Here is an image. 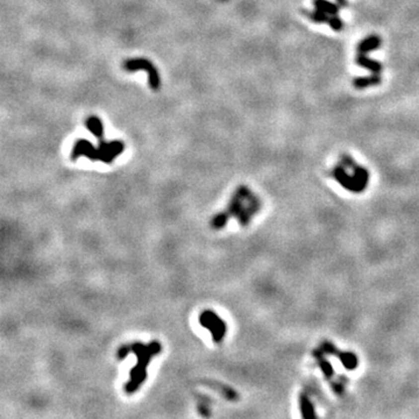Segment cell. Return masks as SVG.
Returning <instances> with one entry per match:
<instances>
[{
  "mask_svg": "<svg viewBox=\"0 0 419 419\" xmlns=\"http://www.w3.org/2000/svg\"><path fill=\"white\" fill-rule=\"evenodd\" d=\"M85 126H86L88 131H90L92 134H93L96 138L99 140H104V125L101 122L100 118L96 117V115H91L88 117L86 120H85Z\"/></svg>",
  "mask_w": 419,
  "mask_h": 419,
  "instance_id": "9",
  "label": "cell"
},
{
  "mask_svg": "<svg viewBox=\"0 0 419 419\" xmlns=\"http://www.w3.org/2000/svg\"><path fill=\"white\" fill-rule=\"evenodd\" d=\"M313 357H315L317 363H318V366L320 368V370H322L324 377H325L326 380L331 381V382H332V377L335 376V370H333V367L331 366V363H330L329 361L326 360L325 353H324L322 349L313 350Z\"/></svg>",
  "mask_w": 419,
  "mask_h": 419,
  "instance_id": "7",
  "label": "cell"
},
{
  "mask_svg": "<svg viewBox=\"0 0 419 419\" xmlns=\"http://www.w3.org/2000/svg\"><path fill=\"white\" fill-rule=\"evenodd\" d=\"M261 209V202L246 185H241L236 190L224 212L218 213L211 220L213 230H221L226 226L231 218H236L241 226H247L253 217Z\"/></svg>",
  "mask_w": 419,
  "mask_h": 419,
  "instance_id": "2",
  "label": "cell"
},
{
  "mask_svg": "<svg viewBox=\"0 0 419 419\" xmlns=\"http://www.w3.org/2000/svg\"><path fill=\"white\" fill-rule=\"evenodd\" d=\"M125 151V144L121 140L106 142L105 140H99L98 147H94L88 140L80 139L74 144L70 158L73 161H76L81 156H85L91 161H100L104 163H112L118 155Z\"/></svg>",
  "mask_w": 419,
  "mask_h": 419,
  "instance_id": "3",
  "label": "cell"
},
{
  "mask_svg": "<svg viewBox=\"0 0 419 419\" xmlns=\"http://www.w3.org/2000/svg\"><path fill=\"white\" fill-rule=\"evenodd\" d=\"M122 68L127 73H134L138 70H145L148 74V84L152 90L159 91L161 88V77L159 70L151 61L144 57L140 59H128L122 63Z\"/></svg>",
  "mask_w": 419,
  "mask_h": 419,
  "instance_id": "4",
  "label": "cell"
},
{
  "mask_svg": "<svg viewBox=\"0 0 419 419\" xmlns=\"http://www.w3.org/2000/svg\"><path fill=\"white\" fill-rule=\"evenodd\" d=\"M209 403H210L209 397H206V396L199 397L198 409H199V412L203 416H210V408H209V405H207Z\"/></svg>",
  "mask_w": 419,
  "mask_h": 419,
  "instance_id": "11",
  "label": "cell"
},
{
  "mask_svg": "<svg viewBox=\"0 0 419 419\" xmlns=\"http://www.w3.org/2000/svg\"><path fill=\"white\" fill-rule=\"evenodd\" d=\"M299 408H301L302 417L304 418H315L316 412L313 409V405L310 400L309 395L306 393H302L299 395Z\"/></svg>",
  "mask_w": 419,
  "mask_h": 419,
  "instance_id": "10",
  "label": "cell"
},
{
  "mask_svg": "<svg viewBox=\"0 0 419 419\" xmlns=\"http://www.w3.org/2000/svg\"><path fill=\"white\" fill-rule=\"evenodd\" d=\"M204 384L211 388V389H214L216 391H218L221 396H224L228 401L234 402V401H238V398H239V395H238L236 390L232 389V388H230L228 386H225V384L223 383L217 382V381H205Z\"/></svg>",
  "mask_w": 419,
  "mask_h": 419,
  "instance_id": "8",
  "label": "cell"
},
{
  "mask_svg": "<svg viewBox=\"0 0 419 419\" xmlns=\"http://www.w3.org/2000/svg\"><path fill=\"white\" fill-rule=\"evenodd\" d=\"M199 324L211 333L214 342L221 343L224 341L227 332V326L225 320L221 319L216 312H213L212 310L203 311L199 316Z\"/></svg>",
  "mask_w": 419,
  "mask_h": 419,
  "instance_id": "5",
  "label": "cell"
},
{
  "mask_svg": "<svg viewBox=\"0 0 419 419\" xmlns=\"http://www.w3.org/2000/svg\"><path fill=\"white\" fill-rule=\"evenodd\" d=\"M320 349H322L325 354H330V355L338 357V359L341 361V363L343 364V366H345L348 370L356 369V367L359 366V360H357V356L355 355V354L339 350L332 342L323 341L322 345H320Z\"/></svg>",
  "mask_w": 419,
  "mask_h": 419,
  "instance_id": "6",
  "label": "cell"
},
{
  "mask_svg": "<svg viewBox=\"0 0 419 419\" xmlns=\"http://www.w3.org/2000/svg\"><path fill=\"white\" fill-rule=\"evenodd\" d=\"M162 350V345L160 341H151L149 343L132 342L125 343L119 347L117 352L118 360H124L129 353H133L136 357V364L129 370V379L125 384L126 394L132 395L138 391L145 381L147 380V368L153 360V357L159 355Z\"/></svg>",
  "mask_w": 419,
  "mask_h": 419,
  "instance_id": "1",
  "label": "cell"
}]
</instances>
